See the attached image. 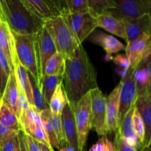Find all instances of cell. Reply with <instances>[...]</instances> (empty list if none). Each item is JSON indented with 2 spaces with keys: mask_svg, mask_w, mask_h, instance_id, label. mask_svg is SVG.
Listing matches in <instances>:
<instances>
[{
  "mask_svg": "<svg viewBox=\"0 0 151 151\" xmlns=\"http://www.w3.org/2000/svg\"><path fill=\"white\" fill-rule=\"evenodd\" d=\"M58 1L59 4H60V7L61 8L62 13L65 11H67L68 6H69V1L70 0H58Z\"/></svg>",
  "mask_w": 151,
  "mask_h": 151,
  "instance_id": "obj_44",
  "label": "cell"
},
{
  "mask_svg": "<svg viewBox=\"0 0 151 151\" xmlns=\"http://www.w3.org/2000/svg\"><path fill=\"white\" fill-rule=\"evenodd\" d=\"M74 117L78 133L79 151H83L88 139V133L91 129V100L89 92L83 96L75 104L72 105Z\"/></svg>",
  "mask_w": 151,
  "mask_h": 151,
  "instance_id": "obj_5",
  "label": "cell"
},
{
  "mask_svg": "<svg viewBox=\"0 0 151 151\" xmlns=\"http://www.w3.org/2000/svg\"><path fill=\"white\" fill-rule=\"evenodd\" d=\"M22 131L24 134L29 136L32 139L36 140L40 144H42L49 147H52L50 141H49L48 137H47L42 125L32 124V125L24 128L23 130H22Z\"/></svg>",
  "mask_w": 151,
  "mask_h": 151,
  "instance_id": "obj_30",
  "label": "cell"
},
{
  "mask_svg": "<svg viewBox=\"0 0 151 151\" xmlns=\"http://www.w3.org/2000/svg\"><path fill=\"white\" fill-rule=\"evenodd\" d=\"M0 101L8 106L16 114L18 118L19 117L20 109L19 105V88L14 71H12L7 78V83Z\"/></svg>",
  "mask_w": 151,
  "mask_h": 151,
  "instance_id": "obj_19",
  "label": "cell"
},
{
  "mask_svg": "<svg viewBox=\"0 0 151 151\" xmlns=\"http://www.w3.org/2000/svg\"><path fill=\"white\" fill-rule=\"evenodd\" d=\"M44 26L51 35L57 52L64 60L69 58L81 45L77 41L62 15L45 20Z\"/></svg>",
  "mask_w": 151,
  "mask_h": 151,
  "instance_id": "obj_4",
  "label": "cell"
},
{
  "mask_svg": "<svg viewBox=\"0 0 151 151\" xmlns=\"http://www.w3.org/2000/svg\"><path fill=\"white\" fill-rule=\"evenodd\" d=\"M120 83L106 97V128L108 134L116 133L119 125V105Z\"/></svg>",
  "mask_w": 151,
  "mask_h": 151,
  "instance_id": "obj_13",
  "label": "cell"
},
{
  "mask_svg": "<svg viewBox=\"0 0 151 151\" xmlns=\"http://www.w3.org/2000/svg\"><path fill=\"white\" fill-rule=\"evenodd\" d=\"M4 1L0 0V21L5 22L4 16Z\"/></svg>",
  "mask_w": 151,
  "mask_h": 151,
  "instance_id": "obj_45",
  "label": "cell"
},
{
  "mask_svg": "<svg viewBox=\"0 0 151 151\" xmlns=\"http://www.w3.org/2000/svg\"><path fill=\"white\" fill-rule=\"evenodd\" d=\"M52 126L54 128L55 134L59 147L64 145L65 143H67L65 139L64 133H63L61 115H59V116H52Z\"/></svg>",
  "mask_w": 151,
  "mask_h": 151,
  "instance_id": "obj_33",
  "label": "cell"
},
{
  "mask_svg": "<svg viewBox=\"0 0 151 151\" xmlns=\"http://www.w3.org/2000/svg\"><path fill=\"white\" fill-rule=\"evenodd\" d=\"M91 100V129L99 136H107L106 128V97L97 87L89 91Z\"/></svg>",
  "mask_w": 151,
  "mask_h": 151,
  "instance_id": "obj_7",
  "label": "cell"
},
{
  "mask_svg": "<svg viewBox=\"0 0 151 151\" xmlns=\"http://www.w3.org/2000/svg\"><path fill=\"white\" fill-rule=\"evenodd\" d=\"M124 24L127 36L126 43L137 39L145 33H151L150 13L145 14L135 19L121 20Z\"/></svg>",
  "mask_w": 151,
  "mask_h": 151,
  "instance_id": "obj_12",
  "label": "cell"
},
{
  "mask_svg": "<svg viewBox=\"0 0 151 151\" xmlns=\"http://www.w3.org/2000/svg\"><path fill=\"white\" fill-rule=\"evenodd\" d=\"M0 49L4 52L13 66L12 60L16 56L13 33L7 24L1 21H0Z\"/></svg>",
  "mask_w": 151,
  "mask_h": 151,
  "instance_id": "obj_23",
  "label": "cell"
},
{
  "mask_svg": "<svg viewBox=\"0 0 151 151\" xmlns=\"http://www.w3.org/2000/svg\"><path fill=\"white\" fill-rule=\"evenodd\" d=\"M65 60L58 52H55L47 60L44 66L43 76H50L55 74L63 75Z\"/></svg>",
  "mask_w": 151,
  "mask_h": 151,
  "instance_id": "obj_26",
  "label": "cell"
},
{
  "mask_svg": "<svg viewBox=\"0 0 151 151\" xmlns=\"http://www.w3.org/2000/svg\"><path fill=\"white\" fill-rule=\"evenodd\" d=\"M63 85L69 103L74 105L86 93L97 88V72L82 44L65 60Z\"/></svg>",
  "mask_w": 151,
  "mask_h": 151,
  "instance_id": "obj_1",
  "label": "cell"
},
{
  "mask_svg": "<svg viewBox=\"0 0 151 151\" xmlns=\"http://www.w3.org/2000/svg\"><path fill=\"white\" fill-rule=\"evenodd\" d=\"M136 151H150V147H147V148H145V147H143L140 145H137V150H136Z\"/></svg>",
  "mask_w": 151,
  "mask_h": 151,
  "instance_id": "obj_48",
  "label": "cell"
},
{
  "mask_svg": "<svg viewBox=\"0 0 151 151\" xmlns=\"http://www.w3.org/2000/svg\"><path fill=\"white\" fill-rule=\"evenodd\" d=\"M40 146H41V151H55L53 150V147H47V146L46 145H44L42 144H40Z\"/></svg>",
  "mask_w": 151,
  "mask_h": 151,
  "instance_id": "obj_47",
  "label": "cell"
},
{
  "mask_svg": "<svg viewBox=\"0 0 151 151\" xmlns=\"http://www.w3.org/2000/svg\"><path fill=\"white\" fill-rule=\"evenodd\" d=\"M115 8L108 13L119 20L135 19L150 13L151 0H113Z\"/></svg>",
  "mask_w": 151,
  "mask_h": 151,
  "instance_id": "obj_9",
  "label": "cell"
},
{
  "mask_svg": "<svg viewBox=\"0 0 151 151\" xmlns=\"http://www.w3.org/2000/svg\"><path fill=\"white\" fill-rule=\"evenodd\" d=\"M61 120L66 142L75 151H79L78 133L75 117L72 106L69 103L65 106L62 111Z\"/></svg>",
  "mask_w": 151,
  "mask_h": 151,
  "instance_id": "obj_14",
  "label": "cell"
},
{
  "mask_svg": "<svg viewBox=\"0 0 151 151\" xmlns=\"http://www.w3.org/2000/svg\"><path fill=\"white\" fill-rule=\"evenodd\" d=\"M114 62L120 69L119 75H121V77L124 76L130 68L129 60L126 55H118L116 57L114 58Z\"/></svg>",
  "mask_w": 151,
  "mask_h": 151,
  "instance_id": "obj_37",
  "label": "cell"
},
{
  "mask_svg": "<svg viewBox=\"0 0 151 151\" xmlns=\"http://www.w3.org/2000/svg\"><path fill=\"white\" fill-rule=\"evenodd\" d=\"M115 138L114 142V145L115 147H116L117 151H136L137 147H131V145L128 144L125 142V140L123 138L120 137L117 133H115Z\"/></svg>",
  "mask_w": 151,
  "mask_h": 151,
  "instance_id": "obj_38",
  "label": "cell"
},
{
  "mask_svg": "<svg viewBox=\"0 0 151 151\" xmlns=\"http://www.w3.org/2000/svg\"><path fill=\"white\" fill-rule=\"evenodd\" d=\"M151 33H145L127 44L126 56L130 63V69H135L142 60L150 55Z\"/></svg>",
  "mask_w": 151,
  "mask_h": 151,
  "instance_id": "obj_10",
  "label": "cell"
},
{
  "mask_svg": "<svg viewBox=\"0 0 151 151\" xmlns=\"http://www.w3.org/2000/svg\"><path fill=\"white\" fill-rule=\"evenodd\" d=\"M134 69H128L126 74L122 77L119 91V125L122 123L124 117L130 109L135 104L137 100V85L134 78Z\"/></svg>",
  "mask_w": 151,
  "mask_h": 151,
  "instance_id": "obj_8",
  "label": "cell"
},
{
  "mask_svg": "<svg viewBox=\"0 0 151 151\" xmlns=\"http://www.w3.org/2000/svg\"><path fill=\"white\" fill-rule=\"evenodd\" d=\"M40 117H41L42 126L48 137L49 141L52 147H56L58 149L59 145L55 134L54 128H53L52 123V114L50 109H47L39 111Z\"/></svg>",
  "mask_w": 151,
  "mask_h": 151,
  "instance_id": "obj_28",
  "label": "cell"
},
{
  "mask_svg": "<svg viewBox=\"0 0 151 151\" xmlns=\"http://www.w3.org/2000/svg\"><path fill=\"white\" fill-rule=\"evenodd\" d=\"M15 50L21 64L41 85L42 78L38 44L35 35H19L12 32Z\"/></svg>",
  "mask_w": 151,
  "mask_h": 151,
  "instance_id": "obj_3",
  "label": "cell"
},
{
  "mask_svg": "<svg viewBox=\"0 0 151 151\" xmlns=\"http://www.w3.org/2000/svg\"><path fill=\"white\" fill-rule=\"evenodd\" d=\"M4 16L11 32L19 35H35L44 21L35 14L22 0H4Z\"/></svg>",
  "mask_w": 151,
  "mask_h": 151,
  "instance_id": "obj_2",
  "label": "cell"
},
{
  "mask_svg": "<svg viewBox=\"0 0 151 151\" xmlns=\"http://www.w3.org/2000/svg\"><path fill=\"white\" fill-rule=\"evenodd\" d=\"M12 63H13V71L16 75L18 87L24 91L29 104L33 106V99H32V90H31L30 81H29L28 72L19 61L17 56L13 59Z\"/></svg>",
  "mask_w": 151,
  "mask_h": 151,
  "instance_id": "obj_21",
  "label": "cell"
},
{
  "mask_svg": "<svg viewBox=\"0 0 151 151\" xmlns=\"http://www.w3.org/2000/svg\"><path fill=\"white\" fill-rule=\"evenodd\" d=\"M68 103L69 100H68L67 95L63 87V82H61L58 85L49 103V109L52 115V116L61 115L63 108Z\"/></svg>",
  "mask_w": 151,
  "mask_h": 151,
  "instance_id": "obj_24",
  "label": "cell"
},
{
  "mask_svg": "<svg viewBox=\"0 0 151 151\" xmlns=\"http://www.w3.org/2000/svg\"><path fill=\"white\" fill-rule=\"evenodd\" d=\"M132 120L134 131H135V134L138 139V145L142 146L145 139V125L141 115L136 106L134 108V113H133Z\"/></svg>",
  "mask_w": 151,
  "mask_h": 151,
  "instance_id": "obj_32",
  "label": "cell"
},
{
  "mask_svg": "<svg viewBox=\"0 0 151 151\" xmlns=\"http://www.w3.org/2000/svg\"><path fill=\"white\" fill-rule=\"evenodd\" d=\"M35 36L38 44L41 74L43 75L46 62L52 55L57 52V50L51 35L44 26H43V27L38 31V33L35 34Z\"/></svg>",
  "mask_w": 151,
  "mask_h": 151,
  "instance_id": "obj_17",
  "label": "cell"
},
{
  "mask_svg": "<svg viewBox=\"0 0 151 151\" xmlns=\"http://www.w3.org/2000/svg\"><path fill=\"white\" fill-rule=\"evenodd\" d=\"M67 12L71 13H87L88 12L87 0H70Z\"/></svg>",
  "mask_w": 151,
  "mask_h": 151,
  "instance_id": "obj_35",
  "label": "cell"
},
{
  "mask_svg": "<svg viewBox=\"0 0 151 151\" xmlns=\"http://www.w3.org/2000/svg\"><path fill=\"white\" fill-rule=\"evenodd\" d=\"M63 75L62 74H55L50 76H43L41 78V90L44 99L48 105L58 85L63 81Z\"/></svg>",
  "mask_w": 151,
  "mask_h": 151,
  "instance_id": "obj_25",
  "label": "cell"
},
{
  "mask_svg": "<svg viewBox=\"0 0 151 151\" xmlns=\"http://www.w3.org/2000/svg\"><path fill=\"white\" fill-rule=\"evenodd\" d=\"M151 93L137 97L135 106L145 125V139L142 147H150L151 143Z\"/></svg>",
  "mask_w": 151,
  "mask_h": 151,
  "instance_id": "obj_15",
  "label": "cell"
},
{
  "mask_svg": "<svg viewBox=\"0 0 151 151\" xmlns=\"http://www.w3.org/2000/svg\"><path fill=\"white\" fill-rule=\"evenodd\" d=\"M0 124L15 131H20L18 116L1 101H0Z\"/></svg>",
  "mask_w": 151,
  "mask_h": 151,
  "instance_id": "obj_27",
  "label": "cell"
},
{
  "mask_svg": "<svg viewBox=\"0 0 151 151\" xmlns=\"http://www.w3.org/2000/svg\"><path fill=\"white\" fill-rule=\"evenodd\" d=\"M61 15L80 44H82L97 27L96 17L89 12L71 13L66 11Z\"/></svg>",
  "mask_w": 151,
  "mask_h": 151,
  "instance_id": "obj_6",
  "label": "cell"
},
{
  "mask_svg": "<svg viewBox=\"0 0 151 151\" xmlns=\"http://www.w3.org/2000/svg\"><path fill=\"white\" fill-rule=\"evenodd\" d=\"M0 64H1L3 72L5 74L6 77L8 78L12 71H13V67L9 61L6 55L1 49H0Z\"/></svg>",
  "mask_w": 151,
  "mask_h": 151,
  "instance_id": "obj_39",
  "label": "cell"
},
{
  "mask_svg": "<svg viewBox=\"0 0 151 151\" xmlns=\"http://www.w3.org/2000/svg\"><path fill=\"white\" fill-rule=\"evenodd\" d=\"M97 27L104 29L109 33L127 41L125 26L123 22L116 19L109 13H103L96 16Z\"/></svg>",
  "mask_w": 151,
  "mask_h": 151,
  "instance_id": "obj_20",
  "label": "cell"
},
{
  "mask_svg": "<svg viewBox=\"0 0 151 151\" xmlns=\"http://www.w3.org/2000/svg\"><path fill=\"white\" fill-rule=\"evenodd\" d=\"M88 12L94 17L115 8L113 0H87Z\"/></svg>",
  "mask_w": 151,
  "mask_h": 151,
  "instance_id": "obj_31",
  "label": "cell"
},
{
  "mask_svg": "<svg viewBox=\"0 0 151 151\" xmlns=\"http://www.w3.org/2000/svg\"><path fill=\"white\" fill-rule=\"evenodd\" d=\"M36 16L44 21L62 13L58 0H22Z\"/></svg>",
  "mask_w": 151,
  "mask_h": 151,
  "instance_id": "obj_11",
  "label": "cell"
},
{
  "mask_svg": "<svg viewBox=\"0 0 151 151\" xmlns=\"http://www.w3.org/2000/svg\"><path fill=\"white\" fill-rule=\"evenodd\" d=\"M89 151H117L114 145L109 139L107 136H102L98 141L93 145Z\"/></svg>",
  "mask_w": 151,
  "mask_h": 151,
  "instance_id": "obj_34",
  "label": "cell"
},
{
  "mask_svg": "<svg viewBox=\"0 0 151 151\" xmlns=\"http://www.w3.org/2000/svg\"><path fill=\"white\" fill-rule=\"evenodd\" d=\"M18 132H19V131H15V130L11 129V128H7V127L4 126V125H2L1 124H0V142H1L3 139L5 138V137Z\"/></svg>",
  "mask_w": 151,
  "mask_h": 151,
  "instance_id": "obj_41",
  "label": "cell"
},
{
  "mask_svg": "<svg viewBox=\"0 0 151 151\" xmlns=\"http://www.w3.org/2000/svg\"><path fill=\"white\" fill-rule=\"evenodd\" d=\"M88 37L90 41L103 47L109 55L116 54L122 50H125L126 46L119 41L116 37L102 31H94Z\"/></svg>",
  "mask_w": 151,
  "mask_h": 151,
  "instance_id": "obj_18",
  "label": "cell"
},
{
  "mask_svg": "<svg viewBox=\"0 0 151 151\" xmlns=\"http://www.w3.org/2000/svg\"><path fill=\"white\" fill-rule=\"evenodd\" d=\"M28 75H29V81H30L32 99H33V106L38 111L49 109L48 104L46 102L44 95H43L41 86L35 81L33 77L30 74L28 73Z\"/></svg>",
  "mask_w": 151,
  "mask_h": 151,
  "instance_id": "obj_29",
  "label": "cell"
},
{
  "mask_svg": "<svg viewBox=\"0 0 151 151\" xmlns=\"http://www.w3.org/2000/svg\"><path fill=\"white\" fill-rule=\"evenodd\" d=\"M18 141H19L20 151H29L27 148V145L24 134L22 131H19L18 133Z\"/></svg>",
  "mask_w": 151,
  "mask_h": 151,
  "instance_id": "obj_42",
  "label": "cell"
},
{
  "mask_svg": "<svg viewBox=\"0 0 151 151\" xmlns=\"http://www.w3.org/2000/svg\"><path fill=\"white\" fill-rule=\"evenodd\" d=\"M134 108H135V104L127 112L122 123L120 124L116 133H117L122 138H123L129 145H131V147H137L139 144L138 139H137L135 131H134L132 120Z\"/></svg>",
  "mask_w": 151,
  "mask_h": 151,
  "instance_id": "obj_22",
  "label": "cell"
},
{
  "mask_svg": "<svg viewBox=\"0 0 151 151\" xmlns=\"http://www.w3.org/2000/svg\"><path fill=\"white\" fill-rule=\"evenodd\" d=\"M7 78H8L6 77L5 74L3 72L1 64H0V99H1L3 92H4V88H5L6 83H7Z\"/></svg>",
  "mask_w": 151,
  "mask_h": 151,
  "instance_id": "obj_43",
  "label": "cell"
},
{
  "mask_svg": "<svg viewBox=\"0 0 151 151\" xmlns=\"http://www.w3.org/2000/svg\"><path fill=\"white\" fill-rule=\"evenodd\" d=\"M25 139H26L27 145V148L29 151H41V146H40V143L38 142L36 140L32 139L29 136L27 135L24 134Z\"/></svg>",
  "mask_w": 151,
  "mask_h": 151,
  "instance_id": "obj_40",
  "label": "cell"
},
{
  "mask_svg": "<svg viewBox=\"0 0 151 151\" xmlns=\"http://www.w3.org/2000/svg\"><path fill=\"white\" fill-rule=\"evenodd\" d=\"M150 65V55H149L143 59L141 63L134 69V75L137 85V97L151 93Z\"/></svg>",
  "mask_w": 151,
  "mask_h": 151,
  "instance_id": "obj_16",
  "label": "cell"
},
{
  "mask_svg": "<svg viewBox=\"0 0 151 151\" xmlns=\"http://www.w3.org/2000/svg\"><path fill=\"white\" fill-rule=\"evenodd\" d=\"M58 151H75L71 147L70 145L67 144V143H65L63 145L60 146L58 148Z\"/></svg>",
  "mask_w": 151,
  "mask_h": 151,
  "instance_id": "obj_46",
  "label": "cell"
},
{
  "mask_svg": "<svg viewBox=\"0 0 151 151\" xmlns=\"http://www.w3.org/2000/svg\"><path fill=\"white\" fill-rule=\"evenodd\" d=\"M18 133L11 134L0 142V151H15L18 140Z\"/></svg>",
  "mask_w": 151,
  "mask_h": 151,
  "instance_id": "obj_36",
  "label": "cell"
},
{
  "mask_svg": "<svg viewBox=\"0 0 151 151\" xmlns=\"http://www.w3.org/2000/svg\"><path fill=\"white\" fill-rule=\"evenodd\" d=\"M15 151H20V149H19V141L17 140L16 144V147H15Z\"/></svg>",
  "mask_w": 151,
  "mask_h": 151,
  "instance_id": "obj_49",
  "label": "cell"
}]
</instances>
